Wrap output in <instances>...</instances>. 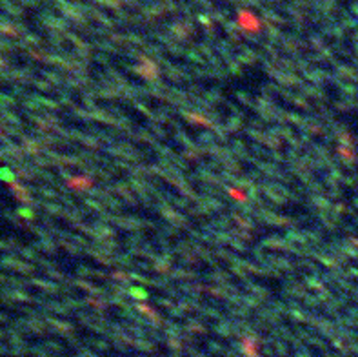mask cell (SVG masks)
<instances>
[{"instance_id":"6da1fadb","label":"cell","mask_w":358,"mask_h":357,"mask_svg":"<svg viewBox=\"0 0 358 357\" xmlns=\"http://www.w3.org/2000/svg\"><path fill=\"white\" fill-rule=\"evenodd\" d=\"M0 177H2V178H11V173H9V171H6V170H0Z\"/></svg>"}]
</instances>
